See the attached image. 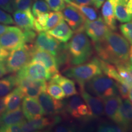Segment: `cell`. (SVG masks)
I'll list each match as a JSON object with an SVG mask.
<instances>
[{"label":"cell","instance_id":"ffe728a7","mask_svg":"<svg viewBox=\"0 0 132 132\" xmlns=\"http://www.w3.org/2000/svg\"><path fill=\"white\" fill-rule=\"evenodd\" d=\"M50 81L58 84L63 90L66 97H70L78 94L76 89L75 82L68 77H64L57 73L52 76Z\"/></svg>","mask_w":132,"mask_h":132},{"label":"cell","instance_id":"44dd1931","mask_svg":"<svg viewBox=\"0 0 132 132\" xmlns=\"http://www.w3.org/2000/svg\"><path fill=\"white\" fill-rule=\"evenodd\" d=\"M26 121L25 117L21 108L12 111L4 112L0 118V126L22 124Z\"/></svg>","mask_w":132,"mask_h":132},{"label":"cell","instance_id":"681fc988","mask_svg":"<svg viewBox=\"0 0 132 132\" xmlns=\"http://www.w3.org/2000/svg\"><path fill=\"white\" fill-rule=\"evenodd\" d=\"M105 0H94L93 5L95 6L97 9H99L103 4Z\"/></svg>","mask_w":132,"mask_h":132},{"label":"cell","instance_id":"ac0fdd59","mask_svg":"<svg viewBox=\"0 0 132 132\" xmlns=\"http://www.w3.org/2000/svg\"><path fill=\"white\" fill-rule=\"evenodd\" d=\"M14 23L23 30L34 29V16L31 11L16 10L13 13Z\"/></svg>","mask_w":132,"mask_h":132},{"label":"cell","instance_id":"83f0119b","mask_svg":"<svg viewBox=\"0 0 132 132\" xmlns=\"http://www.w3.org/2000/svg\"><path fill=\"white\" fill-rule=\"evenodd\" d=\"M100 64H101L102 72L105 75L115 80L116 81H123L119 75L116 67L114 65V64L108 63L101 59H100Z\"/></svg>","mask_w":132,"mask_h":132},{"label":"cell","instance_id":"e575fe53","mask_svg":"<svg viewBox=\"0 0 132 132\" xmlns=\"http://www.w3.org/2000/svg\"><path fill=\"white\" fill-rule=\"evenodd\" d=\"M125 127L120 125H112L110 123H103L99 126L98 128V131L101 132H120L124 131Z\"/></svg>","mask_w":132,"mask_h":132},{"label":"cell","instance_id":"cb8c5ba5","mask_svg":"<svg viewBox=\"0 0 132 132\" xmlns=\"http://www.w3.org/2000/svg\"><path fill=\"white\" fill-rule=\"evenodd\" d=\"M116 19L120 23H127L132 20V15L127 11L128 0H113Z\"/></svg>","mask_w":132,"mask_h":132},{"label":"cell","instance_id":"ee69618b","mask_svg":"<svg viewBox=\"0 0 132 132\" xmlns=\"http://www.w3.org/2000/svg\"><path fill=\"white\" fill-rule=\"evenodd\" d=\"M73 128L67 125H58L54 128V131H72Z\"/></svg>","mask_w":132,"mask_h":132},{"label":"cell","instance_id":"f907efd6","mask_svg":"<svg viewBox=\"0 0 132 132\" xmlns=\"http://www.w3.org/2000/svg\"><path fill=\"white\" fill-rule=\"evenodd\" d=\"M9 26L6 25L5 24H1L0 23V36L2 35L3 33L6 32V30L9 28Z\"/></svg>","mask_w":132,"mask_h":132},{"label":"cell","instance_id":"1f68e13d","mask_svg":"<svg viewBox=\"0 0 132 132\" xmlns=\"http://www.w3.org/2000/svg\"><path fill=\"white\" fill-rule=\"evenodd\" d=\"M50 8L44 0H37L32 5V13L34 16H37L40 14L48 13Z\"/></svg>","mask_w":132,"mask_h":132},{"label":"cell","instance_id":"d6a6232c","mask_svg":"<svg viewBox=\"0 0 132 132\" xmlns=\"http://www.w3.org/2000/svg\"><path fill=\"white\" fill-rule=\"evenodd\" d=\"M48 17V13L40 14L34 18V29L36 32H40L44 31V28L47 23V21Z\"/></svg>","mask_w":132,"mask_h":132},{"label":"cell","instance_id":"9c48e42d","mask_svg":"<svg viewBox=\"0 0 132 132\" xmlns=\"http://www.w3.org/2000/svg\"><path fill=\"white\" fill-rule=\"evenodd\" d=\"M110 29L102 17L99 16L95 20H86L84 31L92 42H96L103 39Z\"/></svg>","mask_w":132,"mask_h":132},{"label":"cell","instance_id":"603a6c76","mask_svg":"<svg viewBox=\"0 0 132 132\" xmlns=\"http://www.w3.org/2000/svg\"><path fill=\"white\" fill-rule=\"evenodd\" d=\"M119 112L118 124L125 128L132 123V105L128 98L123 99Z\"/></svg>","mask_w":132,"mask_h":132},{"label":"cell","instance_id":"5bb4252c","mask_svg":"<svg viewBox=\"0 0 132 132\" xmlns=\"http://www.w3.org/2000/svg\"><path fill=\"white\" fill-rule=\"evenodd\" d=\"M22 111L28 120L43 117L44 111L39 101L35 98L26 97L22 100Z\"/></svg>","mask_w":132,"mask_h":132},{"label":"cell","instance_id":"7402d4cb","mask_svg":"<svg viewBox=\"0 0 132 132\" xmlns=\"http://www.w3.org/2000/svg\"><path fill=\"white\" fill-rule=\"evenodd\" d=\"M102 14L104 21L109 28L113 31L116 30L117 23L113 0H106L105 1L102 9Z\"/></svg>","mask_w":132,"mask_h":132},{"label":"cell","instance_id":"836d02e7","mask_svg":"<svg viewBox=\"0 0 132 132\" xmlns=\"http://www.w3.org/2000/svg\"><path fill=\"white\" fill-rule=\"evenodd\" d=\"M32 0H12L14 10L19 11H31Z\"/></svg>","mask_w":132,"mask_h":132},{"label":"cell","instance_id":"8d00e7d4","mask_svg":"<svg viewBox=\"0 0 132 132\" xmlns=\"http://www.w3.org/2000/svg\"><path fill=\"white\" fill-rule=\"evenodd\" d=\"M118 93L123 99L128 98L130 86L123 81H116Z\"/></svg>","mask_w":132,"mask_h":132},{"label":"cell","instance_id":"60d3db41","mask_svg":"<svg viewBox=\"0 0 132 132\" xmlns=\"http://www.w3.org/2000/svg\"><path fill=\"white\" fill-rule=\"evenodd\" d=\"M21 124H15L6 126H0V131L1 132H18L21 131Z\"/></svg>","mask_w":132,"mask_h":132},{"label":"cell","instance_id":"30bf717a","mask_svg":"<svg viewBox=\"0 0 132 132\" xmlns=\"http://www.w3.org/2000/svg\"><path fill=\"white\" fill-rule=\"evenodd\" d=\"M31 61H37L42 63L48 70L52 76L59 73L55 57L46 51L36 48L34 45L31 49Z\"/></svg>","mask_w":132,"mask_h":132},{"label":"cell","instance_id":"484cf974","mask_svg":"<svg viewBox=\"0 0 132 132\" xmlns=\"http://www.w3.org/2000/svg\"><path fill=\"white\" fill-rule=\"evenodd\" d=\"M119 75L123 82L128 86H132V65L130 62L115 65Z\"/></svg>","mask_w":132,"mask_h":132},{"label":"cell","instance_id":"2e32d148","mask_svg":"<svg viewBox=\"0 0 132 132\" xmlns=\"http://www.w3.org/2000/svg\"><path fill=\"white\" fill-rule=\"evenodd\" d=\"M103 100L105 114L108 118L118 124L119 112L122 101L121 97L118 94Z\"/></svg>","mask_w":132,"mask_h":132},{"label":"cell","instance_id":"b9f144b4","mask_svg":"<svg viewBox=\"0 0 132 132\" xmlns=\"http://www.w3.org/2000/svg\"><path fill=\"white\" fill-rule=\"evenodd\" d=\"M0 8L7 12L12 13L14 11L12 0H0Z\"/></svg>","mask_w":132,"mask_h":132},{"label":"cell","instance_id":"7bdbcfd3","mask_svg":"<svg viewBox=\"0 0 132 132\" xmlns=\"http://www.w3.org/2000/svg\"><path fill=\"white\" fill-rule=\"evenodd\" d=\"M24 34L25 37L26 43H32L36 40V33L32 29L24 30Z\"/></svg>","mask_w":132,"mask_h":132},{"label":"cell","instance_id":"f1b7e54d","mask_svg":"<svg viewBox=\"0 0 132 132\" xmlns=\"http://www.w3.org/2000/svg\"><path fill=\"white\" fill-rule=\"evenodd\" d=\"M74 7L77 8L81 14L85 16V17L89 20H95L98 18V14L97 11L94 8H92L89 6H84V5H80L74 3L73 1L68 3Z\"/></svg>","mask_w":132,"mask_h":132},{"label":"cell","instance_id":"4dcf8cb0","mask_svg":"<svg viewBox=\"0 0 132 132\" xmlns=\"http://www.w3.org/2000/svg\"><path fill=\"white\" fill-rule=\"evenodd\" d=\"M63 20V14L61 11H54L49 13L44 31H46L53 28Z\"/></svg>","mask_w":132,"mask_h":132},{"label":"cell","instance_id":"8fae6325","mask_svg":"<svg viewBox=\"0 0 132 132\" xmlns=\"http://www.w3.org/2000/svg\"><path fill=\"white\" fill-rule=\"evenodd\" d=\"M64 19L73 31L84 30L86 19L77 8L68 4L62 10Z\"/></svg>","mask_w":132,"mask_h":132},{"label":"cell","instance_id":"ab89813d","mask_svg":"<svg viewBox=\"0 0 132 132\" xmlns=\"http://www.w3.org/2000/svg\"><path fill=\"white\" fill-rule=\"evenodd\" d=\"M0 23L5 24L14 23V21L12 16L1 8H0Z\"/></svg>","mask_w":132,"mask_h":132},{"label":"cell","instance_id":"d6986e66","mask_svg":"<svg viewBox=\"0 0 132 132\" xmlns=\"http://www.w3.org/2000/svg\"><path fill=\"white\" fill-rule=\"evenodd\" d=\"M47 33L60 42L67 43L73 36V31L63 20L53 28L48 30Z\"/></svg>","mask_w":132,"mask_h":132},{"label":"cell","instance_id":"9a60e30c","mask_svg":"<svg viewBox=\"0 0 132 132\" xmlns=\"http://www.w3.org/2000/svg\"><path fill=\"white\" fill-rule=\"evenodd\" d=\"M81 96L89 108L91 115L94 118H99L103 116V100L98 97H94L85 89L81 90Z\"/></svg>","mask_w":132,"mask_h":132},{"label":"cell","instance_id":"11a10c76","mask_svg":"<svg viewBox=\"0 0 132 132\" xmlns=\"http://www.w3.org/2000/svg\"><path fill=\"white\" fill-rule=\"evenodd\" d=\"M65 2H67V3H69L70 2H72V1H74V0H64Z\"/></svg>","mask_w":132,"mask_h":132},{"label":"cell","instance_id":"4316f807","mask_svg":"<svg viewBox=\"0 0 132 132\" xmlns=\"http://www.w3.org/2000/svg\"><path fill=\"white\" fill-rule=\"evenodd\" d=\"M82 103H84V100L82 97L78 95H75L71 96L70 98L65 102V103H64V108L67 113L70 114L71 116L74 118L77 108Z\"/></svg>","mask_w":132,"mask_h":132},{"label":"cell","instance_id":"f35d334b","mask_svg":"<svg viewBox=\"0 0 132 132\" xmlns=\"http://www.w3.org/2000/svg\"><path fill=\"white\" fill-rule=\"evenodd\" d=\"M85 116H92L91 113L87 105L82 103L77 109L75 115V118H80Z\"/></svg>","mask_w":132,"mask_h":132},{"label":"cell","instance_id":"7a4b0ae2","mask_svg":"<svg viewBox=\"0 0 132 132\" xmlns=\"http://www.w3.org/2000/svg\"><path fill=\"white\" fill-rule=\"evenodd\" d=\"M70 65H77L86 62L93 54V47L84 30L77 31L67 44Z\"/></svg>","mask_w":132,"mask_h":132},{"label":"cell","instance_id":"8992f818","mask_svg":"<svg viewBox=\"0 0 132 132\" xmlns=\"http://www.w3.org/2000/svg\"><path fill=\"white\" fill-rule=\"evenodd\" d=\"M16 77L17 78H28L36 80L48 81L50 80L52 75L42 63L31 61L18 72Z\"/></svg>","mask_w":132,"mask_h":132},{"label":"cell","instance_id":"277c9868","mask_svg":"<svg viewBox=\"0 0 132 132\" xmlns=\"http://www.w3.org/2000/svg\"><path fill=\"white\" fill-rule=\"evenodd\" d=\"M85 86L89 92L102 100L118 94L116 81L102 74L92 78L86 82Z\"/></svg>","mask_w":132,"mask_h":132},{"label":"cell","instance_id":"e0dca14e","mask_svg":"<svg viewBox=\"0 0 132 132\" xmlns=\"http://www.w3.org/2000/svg\"><path fill=\"white\" fill-rule=\"evenodd\" d=\"M23 97V94L19 87H16L14 89H13L5 97H3L5 112L15 111L20 108Z\"/></svg>","mask_w":132,"mask_h":132},{"label":"cell","instance_id":"bcb514c9","mask_svg":"<svg viewBox=\"0 0 132 132\" xmlns=\"http://www.w3.org/2000/svg\"><path fill=\"white\" fill-rule=\"evenodd\" d=\"M9 52L7 50L0 46V61H4L9 55Z\"/></svg>","mask_w":132,"mask_h":132},{"label":"cell","instance_id":"f546056e","mask_svg":"<svg viewBox=\"0 0 132 132\" xmlns=\"http://www.w3.org/2000/svg\"><path fill=\"white\" fill-rule=\"evenodd\" d=\"M46 91L50 96L56 100H61L65 97V94L61 87L58 84L51 81H49L48 83H47Z\"/></svg>","mask_w":132,"mask_h":132},{"label":"cell","instance_id":"5b68a950","mask_svg":"<svg viewBox=\"0 0 132 132\" xmlns=\"http://www.w3.org/2000/svg\"><path fill=\"white\" fill-rule=\"evenodd\" d=\"M32 45L24 44L22 47L12 50L5 59V65L8 73L18 72L31 61Z\"/></svg>","mask_w":132,"mask_h":132},{"label":"cell","instance_id":"c3c4849f","mask_svg":"<svg viewBox=\"0 0 132 132\" xmlns=\"http://www.w3.org/2000/svg\"><path fill=\"white\" fill-rule=\"evenodd\" d=\"M5 112V106L3 102V97H0V118Z\"/></svg>","mask_w":132,"mask_h":132},{"label":"cell","instance_id":"3957f363","mask_svg":"<svg viewBox=\"0 0 132 132\" xmlns=\"http://www.w3.org/2000/svg\"><path fill=\"white\" fill-rule=\"evenodd\" d=\"M63 72L66 77L78 82L81 90L85 89L86 82L92 78L103 73L100 59L97 57H94L86 63L69 67Z\"/></svg>","mask_w":132,"mask_h":132},{"label":"cell","instance_id":"74e56055","mask_svg":"<svg viewBox=\"0 0 132 132\" xmlns=\"http://www.w3.org/2000/svg\"><path fill=\"white\" fill-rule=\"evenodd\" d=\"M53 11H61L65 7L64 0H44Z\"/></svg>","mask_w":132,"mask_h":132},{"label":"cell","instance_id":"ba28073f","mask_svg":"<svg viewBox=\"0 0 132 132\" xmlns=\"http://www.w3.org/2000/svg\"><path fill=\"white\" fill-rule=\"evenodd\" d=\"M47 86V82L44 80L16 78V86L20 88L24 96L26 97L37 98L42 92L46 91Z\"/></svg>","mask_w":132,"mask_h":132},{"label":"cell","instance_id":"d590c367","mask_svg":"<svg viewBox=\"0 0 132 132\" xmlns=\"http://www.w3.org/2000/svg\"><path fill=\"white\" fill-rule=\"evenodd\" d=\"M122 34L129 42H132V20L120 26Z\"/></svg>","mask_w":132,"mask_h":132},{"label":"cell","instance_id":"db71d44e","mask_svg":"<svg viewBox=\"0 0 132 132\" xmlns=\"http://www.w3.org/2000/svg\"><path fill=\"white\" fill-rule=\"evenodd\" d=\"M128 98H129V100H130V103H131V105H132V86H130Z\"/></svg>","mask_w":132,"mask_h":132},{"label":"cell","instance_id":"4fadbf2b","mask_svg":"<svg viewBox=\"0 0 132 132\" xmlns=\"http://www.w3.org/2000/svg\"><path fill=\"white\" fill-rule=\"evenodd\" d=\"M37 100L43 109L44 114L54 116L60 113L64 109V103L53 98L47 92H43L37 97Z\"/></svg>","mask_w":132,"mask_h":132},{"label":"cell","instance_id":"d4e9b609","mask_svg":"<svg viewBox=\"0 0 132 132\" xmlns=\"http://www.w3.org/2000/svg\"><path fill=\"white\" fill-rule=\"evenodd\" d=\"M16 86V75L0 79V97H3Z\"/></svg>","mask_w":132,"mask_h":132},{"label":"cell","instance_id":"52a82bcc","mask_svg":"<svg viewBox=\"0 0 132 132\" xmlns=\"http://www.w3.org/2000/svg\"><path fill=\"white\" fill-rule=\"evenodd\" d=\"M25 44L24 32L16 26H9L6 32L0 36V46L7 50L17 49Z\"/></svg>","mask_w":132,"mask_h":132},{"label":"cell","instance_id":"f5cc1de1","mask_svg":"<svg viewBox=\"0 0 132 132\" xmlns=\"http://www.w3.org/2000/svg\"><path fill=\"white\" fill-rule=\"evenodd\" d=\"M131 44V46L130 47V53H129V59L130 62L132 65V42H130Z\"/></svg>","mask_w":132,"mask_h":132},{"label":"cell","instance_id":"7dc6e473","mask_svg":"<svg viewBox=\"0 0 132 132\" xmlns=\"http://www.w3.org/2000/svg\"><path fill=\"white\" fill-rule=\"evenodd\" d=\"M76 3L80 5L84 6H90L93 5L94 0H74Z\"/></svg>","mask_w":132,"mask_h":132},{"label":"cell","instance_id":"816d5d0a","mask_svg":"<svg viewBox=\"0 0 132 132\" xmlns=\"http://www.w3.org/2000/svg\"><path fill=\"white\" fill-rule=\"evenodd\" d=\"M127 11L130 14L132 15V0H128V1Z\"/></svg>","mask_w":132,"mask_h":132},{"label":"cell","instance_id":"f6af8a7d","mask_svg":"<svg viewBox=\"0 0 132 132\" xmlns=\"http://www.w3.org/2000/svg\"><path fill=\"white\" fill-rule=\"evenodd\" d=\"M8 73L4 61H0V78Z\"/></svg>","mask_w":132,"mask_h":132},{"label":"cell","instance_id":"7c38bea8","mask_svg":"<svg viewBox=\"0 0 132 132\" xmlns=\"http://www.w3.org/2000/svg\"><path fill=\"white\" fill-rule=\"evenodd\" d=\"M34 47L36 48L42 50L50 53L54 57L56 55L61 45L60 41L50 35L47 32L42 31L39 32L36 37Z\"/></svg>","mask_w":132,"mask_h":132},{"label":"cell","instance_id":"6da1fadb","mask_svg":"<svg viewBox=\"0 0 132 132\" xmlns=\"http://www.w3.org/2000/svg\"><path fill=\"white\" fill-rule=\"evenodd\" d=\"M92 44L101 60L114 65L130 62L129 42L118 32L110 30L103 39Z\"/></svg>","mask_w":132,"mask_h":132}]
</instances>
